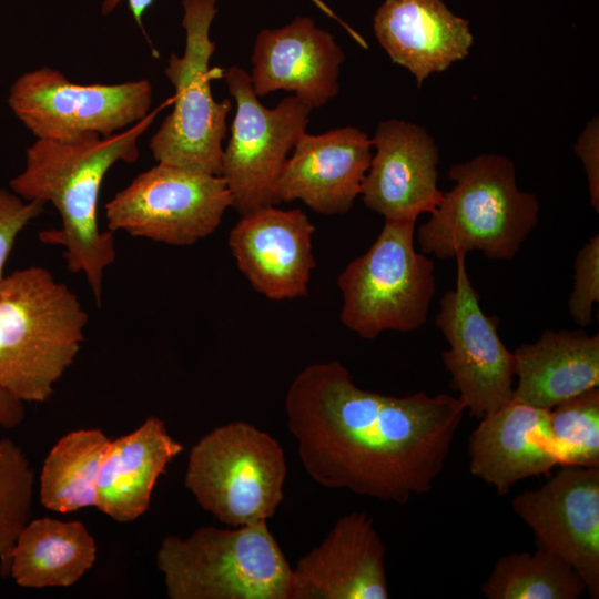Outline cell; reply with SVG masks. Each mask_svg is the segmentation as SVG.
Instances as JSON below:
<instances>
[{"instance_id":"cell-1","label":"cell","mask_w":599,"mask_h":599,"mask_svg":"<svg viewBox=\"0 0 599 599\" xmlns=\"http://www.w3.org/2000/svg\"><path fill=\"white\" fill-rule=\"evenodd\" d=\"M285 410L301 461L316 483L400 505L432 490L466 412L448 394L361 388L338 361L302 369L287 389Z\"/></svg>"},{"instance_id":"cell-2","label":"cell","mask_w":599,"mask_h":599,"mask_svg":"<svg viewBox=\"0 0 599 599\" xmlns=\"http://www.w3.org/2000/svg\"><path fill=\"white\" fill-rule=\"evenodd\" d=\"M156 111L109 136L87 133L70 141L37 139L27 148L23 171L9 183L23 200L55 207L61 227L41 231L39 240L63 247L68 270L85 275L98 306L104 271L116 256L113 233L101 231L98 223L100 190L115 163L139 159V139Z\"/></svg>"},{"instance_id":"cell-3","label":"cell","mask_w":599,"mask_h":599,"mask_svg":"<svg viewBox=\"0 0 599 599\" xmlns=\"http://www.w3.org/2000/svg\"><path fill=\"white\" fill-rule=\"evenodd\" d=\"M88 314L77 294L44 267L0 281V388L26 403L47 402L74 363Z\"/></svg>"},{"instance_id":"cell-4","label":"cell","mask_w":599,"mask_h":599,"mask_svg":"<svg viewBox=\"0 0 599 599\" xmlns=\"http://www.w3.org/2000/svg\"><path fill=\"white\" fill-rule=\"evenodd\" d=\"M454 186L443 193L416 232L422 253L439 260L480 251L490 260H510L538 222L539 201L517 185L514 162L480 154L450 167Z\"/></svg>"},{"instance_id":"cell-5","label":"cell","mask_w":599,"mask_h":599,"mask_svg":"<svg viewBox=\"0 0 599 599\" xmlns=\"http://www.w3.org/2000/svg\"><path fill=\"white\" fill-rule=\"evenodd\" d=\"M156 566L170 599H290L292 567L266 521L169 535Z\"/></svg>"},{"instance_id":"cell-6","label":"cell","mask_w":599,"mask_h":599,"mask_svg":"<svg viewBox=\"0 0 599 599\" xmlns=\"http://www.w3.org/2000/svg\"><path fill=\"white\" fill-rule=\"evenodd\" d=\"M280 443L256 426H217L191 448L184 485L202 509L230 527L267 521L284 499Z\"/></svg>"},{"instance_id":"cell-7","label":"cell","mask_w":599,"mask_h":599,"mask_svg":"<svg viewBox=\"0 0 599 599\" xmlns=\"http://www.w3.org/2000/svg\"><path fill=\"white\" fill-rule=\"evenodd\" d=\"M416 220H385L370 247L337 277L339 318L365 339L413 332L428 318L436 290L434 261L415 248Z\"/></svg>"},{"instance_id":"cell-8","label":"cell","mask_w":599,"mask_h":599,"mask_svg":"<svg viewBox=\"0 0 599 599\" xmlns=\"http://www.w3.org/2000/svg\"><path fill=\"white\" fill-rule=\"evenodd\" d=\"M216 2H182L185 49L182 55L171 54L164 69L175 91L174 106L152 135L150 150L159 163L221 175L232 102L216 101L211 89L210 62L215 43L210 31L217 14Z\"/></svg>"},{"instance_id":"cell-9","label":"cell","mask_w":599,"mask_h":599,"mask_svg":"<svg viewBox=\"0 0 599 599\" xmlns=\"http://www.w3.org/2000/svg\"><path fill=\"white\" fill-rule=\"evenodd\" d=\"M236 102L231 135L223 148L221 176L241 215L280 204L276 189L286 162L306 132L312 109L295 95L268 109L255 94L250 74L231 67L224 74Z\"/></svg>"},{"instance_id":"cell-10","label":"cell","mask_w":599,"mask_h":599,"mask_svg":"<svg viewBox=\"0 0 599 599\" xmlns=\"http://www.w3.org/2000/svg\"><path fill=\"white\" fill-rule=\"evenodd\" d=\"M232 199L221 175L159 163L105 204L109 231L174 246L211 235Z\"/></svg>"},{"instance_id":"cell-11","label":"cell","mask_w":599,"mask_h":599,"mask_svg":"<svg viewBox=\"0 0 599 599\" xmlns=\"http://www.w3.org/2000/svg\"><path fill=\"white\" fill-rule=\"evenodd\" d=\"M149 80L79 84L42 67L21 74L10 87L8 104L37 139L70 141L87 133L109 136L149 114Z\"/></svg>"},{"instance_id":"cell-12","label":"cell","mask_w":599,"mask_h":599,"mask_svg":"<svg viewBox=\"0 0 599 599\" xmlns=\"http://www.w3.org/2000/svg\"><path fill=\"white\" fill-rule=\"evenodd\" d=\"M455 287L439 303L436 325L448 343L441 353L450 386L474 417L481 418L514 397V355L501 341L499 319L487 315L466 268V255L458 254Z\"/></svg>"},{"instance_id":"cell-13","label":"cell","mask_w":599,"mask_h":599,"mask_svg":"<svg viewBox=\"0 0 599 599\" xmlns=\"http://www.w3.org/2000/svg\"><path fill=\"white\" fill-rule=\"evenodd\" d=\"M541 486L511 500L536 547L566 561L599 598V468L559 466Z\"/></svg>"},{"instance_id":"cell-14","label":"cell","mask_w":599,"mask_h":599,"mask_svg":"<svg viewBox=\"0 0 599 599\" xmlns=\"http://www.w3.org/2000/svg\"><path fill=\"white\" fill-rule=\"evenodd\" d=\"M314 224L300 209L267 205L242 219L229 234V246L252 287L273 301L305 297L316 266Z\"/></svg>"},{"instance_id":"cell-15","label":"cell","mask_w":599,"mask_h":599,"mask_svg":"<svg viewBox=\"0 0 599 599\" xmlns=\"http://www.w3.org/2000/svg\"><path fill=\"white\" fill-rule=\"evenodd\" d=\"M375 153L362 186L367 209L385 220H417L440 202L439 152L433 136L404 120L382 121L372 138Z\"/></svg>"},{"instance_id":"cell-16","label":"cell","mask_w":599,"mask_h":599,"mask_svg":"<svg viewBox=\"0 0 599 599\" xmlns=\"http://www.w3.org/2000/svg\"><path fill=\"white\" fill-rule=\"evenodd\" d=\"M385 552L370 516L344 515L292 568L290 599H386Z\"/></svg>"},{"instance_id":"cell-17","label":"cell","mask_w":599,"mask_h":599,"mask_svg":"<svg viewBox=\"0 0 599 599\" xmlns=\"http://www.w3.org/2000/svg\"><path fill=\"white\" fill-rule=\"evenodd\" d=\"M344 61L342 48L328 31L309 17H297L257 33L250 79L257 97L284 90L313 110L337 95Z\"/></svg>"},{"instance_id":"cell-18","label":"cell","mask_w":599,"mask_h":599,"mask_svg":"<svg viewBox=\"0 0 599 599\" xmlns=\"http://www.w3.org/2000/svg\"><path fill=\"white\" fill-rule=\"evenodd\" d=\"M372 148V139L355 126L305 132L277 183L278 202L300 200L316 213H347L361 195Z\"/></svg>"},{"instance_id":"cell-19","label":"cell","mask_w":599,"mask_h":599,"mask_svg":"<svg viewBox=\"0 0 599 599\" xmlns=\"http://www.w3.org/2000/svg\"><path fill=\"white\" fill-rule=\"evenodd\" d=\"M469 471L498 495L560 465L549 427V410L512 397L484 415L468 437Z\"/></svg>"},{"instance_id":"cell-20","label":"cell","mask_w":599,"mask_h":599,"mask_svg":"<svg viewBox=\"0 0 599 599\" xmlns=\"http://www.w3.org/2000/svg\"><path fill=\"white\" fill-rule=\"evenodd\" d=\"M375 37L417 85L465 59L474 43L469 21L441 0H385L373 18Z\"/></svg>"},{"instance_id":"cell-21","label":"cell","mask_w":599,"mask_h":599,"mask_svg":"<svg viewBox=\"0 0 599 599\" xmlns=\"http://www.w3.org/2000/svg\"><path fill=\"white\" fill-rule=\"evenodd\" d=\"M182 450L156 416L111 440L100 467L94 507L121 524L136 520L148 511L159 477Z\"/></svg>"},{"instance_id":"cell-22","label":"cell","mask_w":599,"mask_h":599,"mask_svg":"<svg viewBox=\"0 0 599 599\" xmlns=\"http://www.w3.org/2000/svg\"><path fill=\"white\" fill-rule=\"evenodd\" d=\"M514 355V398L550 410L559 403L599 387V335L582 329H546Z\"/></svg>"},{"instance_id":"cell-23","label":"cell","mask_w":599,"mask_h":599,"mask_svg":"<svg viewBox=\"0 0 599 599\" xmlns=\"http://www.w3.org/2000/svg\"><path fill=\"white\" fill-rule=\"evenodd\" d=\"M98 547L79 520L30 519L17 538L9 572L23 588L70 587L94 565Z\"/></svg>"},{"instance_id":"cell-24","label":"cell","mask_w":599,"mask_h":599,"mask_svg":"<svg viewBox=\"0 0 599 599\" xmlns=\"http://www.w3.org/2000/svg\"><path fill=\"white\" fill-rule=\"evenodd\" d=\"M110 441L99 428H82L64 434L54 444L39 479L45 509L65 514L94 507L98 476Z\"/></svg>"},{"instance_id":"cell-25","label":"cell","mask_w":599,"mask_h":599,"mask_svg":"<svg viewBox=\"0 0 599 599\" xmlns=\"http://www.w3.org/2000/svg\"><path fill=\"white\" fill-rule=\"evenodd\" d=\"M480 591L488 599H578L586 586L566 561L537 548L498 558Z\"/></svg>"},{"instance_id":"cell-26","label":"cell","mask_w":599,"mask_h":599,"mask_svg":"<svg viewBox=\"0 0 599 599\" xmlns=\"http://www.w3.org/2000/svg\"><path fill=\"white\" fill-rule=\"evenodd\" d=\"M559 466L599 468V388L566 399L549 410Z\"/></svg>"},{"instance_id":"cell-27","label":"cell","mask_w":599,"mask_h":599,"mask_svg":"<svg viewBox=\"0 0 599 599\" xmlns=\"http://www.w3.org/2000/svg\"><path fill=\"white\" fill-rule=\"evenodd\" d=\"M34 471L22 449L0 438V566L9 572L11 551L31 519Z\"/></svg>"},{"instance_id":"cell-28","label":"cell","mask_w":599,"mask_h":599,"mask_svg":"<svg viewBox=\"0 0 599 599\" xmlns=\"http://www.w3.org/2000/svg\"><path fill=\"white\" fill-rule=\"evenodd\" d=\"M573 288L568 312L581 327L592 321L593 305L599 302V235H593L575 257Z\"/></svg>"},{"instance_id":"cell-29","label":"cell","mask_w":599,"mask_h":599,"mask_svg":"<svg viewBox=\"0 0 599 599\" xmlns=\"http://www.w3.org/2000/svg\"><path fill=\"white\" fill-rule=\"evenodd\" d=\"M43 211L44 204L26 201L12 191L0 189V281L18 235Z\"/></svg>"},{"instance_id":"cell-30","label":"cell","mask_w":599,"mask_h":599,"mask_svg":"<svg viewBox=\"0 0 599 599\" xmlns=\"http://www.w3.org/2000/svg\"><path fill=\"white\" fill-rule=\"evenodd\" d=\"M599 128L595 118L580 134L575 151L580 158L588 180L589 196L592 207L599 211Z\"/></svg>"},{"instance_id":"cell-31","label":"cell","mask_w":599,"mask_h":599,"mask_svg":"<svg viewBox=\"0 0 599 599\" xmlns=\"http://www.w3.org/2000/svg\"><path fill=\"white\" fill-rule=\"evenodd\" d=\"M24 403L0 388V426L14 428L24 419Z\"/></svg>"},{"instance_id":"cell-32","label":"cell","mask_w":599,"mask_h":599,"mask_svg":"<svg viewBox=\"0 0 599 599\" xmlns=\"http://www.w3.org/2000/svg\"><path fill=\"white\" fill-rule=\"evenodd\" d=\"M122 0H103L101 13L108 16L114 11ZM129 10L135 23L142 28V18L145 11L153 4L154 0H126Z\"/></svg>"},{"instance_id":"cell-33","label":"cell","mask_w":599,"mask_h":599,"mask_svg":"<svg viewBox=\"0 0 599 599\" xmlns=\"http://www.w3.org/2000/svg\"><path fill=\"white\" fill-rule=\"evenodd\" d=\"M313 2L318 6L327 16L338 20L337 16L332 12V10L328 9L326 4H324L321 0H313Z\"/></svg>"}]
</instances>
